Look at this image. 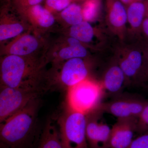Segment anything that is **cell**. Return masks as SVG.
I'll use <instances>...</instances> for the list:
<instances>
[{"mask_svg": "<svg viewBox=\"0 0 148 148\" xmlns=\"http://www.w3.org/2000/svg\"><path fill=\"white\" fill-rule=\"evenodd\" d=\"M40 66L22 56L8 55L1 65V86L10 87H35L38 84Z\"/></svg>", "mask_w": 148, "mask_h": 148, "instance_id": "2", "label": "cell"}, {"mask_svg": "<svg viewBox=\"0 0 148 148\" xmlns=\"http://www.w3.org/2000/svg\"><path fill=\"white\" fill-rule=\"evenodd\" d=\"M141 32L148 38V14H147L143 21Z\"/></svg>", "mask_w": 148, "mask_h": 148, "instance_id": "27", "label": "cell"}, {"mask_svg": "<svg viewBox=\"0 0 148 148\" xmlns=\"http://www.w3.org/2000/svg\"><path fill=\"white\" fill-rule=\"evenodd\" d=\"M81 7L84 20L89 22L95 21L101 10V0H84Z\"/></svg>", "mask_w": 148, "mask_h": 148, "instance_id": "19", "label": "cell"}, {"mask_svg": "<svg viewBox=\"0 0 148 148\" xmlns=\"http://www.w3.org/2000/svg\"><path fill=\"white\" fill-rule=\"evenodd\" d=\"M143 60V48H125L120 51L117 61L124 73L127 84L132 82L140 83Z\"/></svg>", "mask_w": 148, "mask_h": 148, "instance_id": "8", "label": "cell"}, {"mask_svg": "<svg viewBox=\"0 0 148 148\" xmlns=\"http://www.w3.org/2000/svg\"><path fill=\"white\" fill-rule=\"evenodd\" d=\"M62 18L71 26L79 24L84 21L81 6L77 3H72L61 12Z\"/></svg>", "mask_w": 148, "mask_h": 148, "instance_id": "18", "label": "cell"}, {"mask_svg": "<svg viewBox=\"0 0 148 148\" xmlns=\"http://www.w3.org/2000/svg\"><path fill=\"white\" fill-rule=\"evenodd\" d=\"M148 131V103L137 120V134L140 135Z\"/></svg>", "mask_w": 148, "mask_h": 148, "instance_id": "23", "label": "cell"}, {"mask_svg": "<svg viewBox=\"0 0 148 148\" xmlns=\"http://www.w3.org/2000/svg\"><path fill=\"white\" fill-rule=\"evenodd\" d=\"M143 51L144 60L140 83H146L148 82V44L143 47Z\"/></svg>", "mask_w": 148, "mask_h": 148, "instance_id": "25", "label": "cell"}, {"mask_svg": "<svg viewBox=\"0 0 148 148\" xmlns=\"http://www.w3.org/2000/svg\"><path fill=\"white\" fill-rule=\"evenodd\" d=\"M137 120L135 119H117L111 129L110 148H127L137 133Z\"/></svg>", "mask_w": 148, "mask_h": 148, "instance_id": "9", "label": "cell"}, {"mask_svg": "<svg viewBox=\"0 0 148 148\" xmlns=\"http://www.w3.org/2000/svg\"><path fill=\"white\" fill-rule=\"evenodd\" d=\"M42 88L10 87L1 86L0 92L1 123L24 108L30 102L40 98Z\"/></svg>", "mask_w": 148, "mask_h": 148, "instance_id": "5", "label": "cell"}, {"mask_svg": "<svg viewBox=\"0 0 148 148\" xmlns=\"http://www.w3.org/2000/svg\"><path fill=\"white\" fill-rule=\"evenodd\" d=\"M57 123L63 148H88L86 115L67 108Z\"/></svg>", "mask_w": 148, "mask_h": 148, "instance_id": "4", "label": "cell"}, {"mask_svg": "<svg viewBox=\"0 0 148 148\" xmlns=\"http://www.w3.org/2000/svg\"><path fill=\"white\" fill-rule=\"evenodd\" d=\"M34 148H63L59 130L52 122L47 123Z\"/></svg>", "mask_w": 148, "mask_h": 148, "instance_id": "14", "label": "cell"}, {"mask_svg": "<svg viewBox=\"0 0 148 148\" xmlns=\"http://www.w3.org/2000/svg\"><path fill=\"white\" fill-rule=\"evenodd\" d=\"M147 1H148V0H147Z\"/></svg>", "mask_w": 148, "mask_h": 148, "instance_id": "34", "label": "cell"}, {"mask_svg": "<svg viewBox=\"0 0 148 148\" xmlns=\"http://www.w3.org/2000/svg\"><path fill=\"white\" fill-rule=\"evenodd\" d=\"M18 10L42 28L51 27L55 22L53 14L40 4Z\"/></svg>", "mask_w": 148, "mask_h": 148, "instance_id": "16", "label": "cell"}, {"mask_svg": "<svg viewBox=\"0 0 148 148\" xmlns=\"http://www.w3.org/2000/svg\"><path fill=\"white\" fill-rule=\"evenodd\" d=\"M106 10L108 27L120 39L123 40L127 22L125 6L120 0H106Z\"/></svg>", "mask_w": 148, "mask_h": 148, "instance_id": "11", "label": "cell"}, {"mask_svg": "<svg viewBox=\"0 0 148 148\" xmlns=\"http://www.w3.org/2000/svg\"><path fill=\"white\" fill-rule=\"evenodd\" d=\"M87 51L83 45H69L63 48L59 52L61 59L69 60L74 58H83L87 55Z\"/></svg>", "mask_w": 148, "mask_h": 148, "instance_id": "21", "label": "cell"}, {"mask_svg": "<svg viewBox=\"0 0 148 148\" xmlns=\"http://www.w3.org/2000/svg\"><path fill=\"white\" fill-rule=\"evenodd\" d=\"M106 93L101 81L88 78L67 89V108L87 115L99 109Z\"/></svg>", "mask_w": 148, "mask_h": 148, "instance_id": "3", "label": "cell"}, {"mask_svg": "<svg viewBox=\"0 0 148 148\" xmlns=\"http://www.w3.org/2000/svg\"><path fill=\"white\" fill-rule=\"evenodd\" d=\"M18 10L40 4L43 0H13Z\"/></svg>", "mask_w": 148, "mask_h": 148, "instance_id": "26", "label": "cell"}, {"mask_svg": "<svg viewBox=\"0 0 148 148\" xmlns=\"http://www.w3.org/2000/svg\"><path fill=\"white\" fill-rule=\"evenodd\" d=\"M146 3H147V14H148V1L147 0H146Z\"/></svg>", "mask_w": 148, "mask_h": 148, "instance_id": "30", "label": "cell"}, {"mask_svg": "<svg viewBox=\"0 0 148 148\" xmlns=\"http://www.w3.org/2000/svg\"><path fill=\"white\" fill-rule=\"evenodd\" d=\"M77 0H46V8L52 12H61Z\"/></svg>", "mask_w": 148, "mask_h": 148, "instance_id": "22", "label": "cell"}, {"mask_svg": "<svg viewBox=\"0 0 148 148\" xmlns=\"http://www.w3.org/2000/svg\"><path fill=\"white\" fill-rule=\"evenodd\" d=\"M127 148H148V131L135 138Z\"/></svg>", "mask_w": 148, "mask_h": 148, "instance_id": "24", "label": "cell"}, {"mask_svg": "<svg viewBox=\"0 0 148 148\" xmlns=\"http://www.w3.org/2000/svg\"><path fill=\"white\" fill-rule=\"evenodd\" d=\"M148 103V100L140 96L121 93L112 101L103 102L99 108L117 119H138Z\"/></svg>", "mask_w": 148, "mask_h": 148, "instance_id": "6", "label": "cell"}, {"mask_svg": "<svg viewBox=\"0 0 148 148\" xmlns=\"http://www.w3.org/2000/svg\"><path fill=\"white\" fill-rule=\"evenodd\" d=\"M135 1H136L142 2V1H145V0H135Z\"/></svg>", "mask_w": 148, "mask_h": 148, "instance_id": "31", "label": "cell"}, {"mask_svg": "<svg viewBox=\"0 0 148 148\" xmlns=\"http://www.w3.org/2000/svg\"><path fill=\"white\" fill-rule=\"evenodd\" d=\"M77 1H84V0H77Z\"/></svg>", "mask_w": 148, "mask_h": 148, "instance_id": "32", "label": "cell"}, {"mask_svg": "<svg viewBox=\"0 0 148 148\" xmlns=\"http://www.w3.org/2000/svg\"><path fill=\"white\" fill-rule=\"evenodd\" d=\"M125 6H126L131 3L135 1V0H120Z\"/></svg>", "mask_w": 148, "mask_h": 148, "instance_id": "29", "label": "cell"}, {"mask_svg": "<svg viewBox=\"0 0 148 148\" xmlns=\"http://www.w3.org/2000/svg\"><path fill=\"white\" fill-rule=\"evenodd\" d=\"M100 108L86 116V135L89 148H110L112 127L103 119Z\"/></svg>", "mask_w": 148, "mask_h": 148, "instance_id": "7", "label": "cell"}, {"mask_svg": "<svg viewBox=\"0 0 148 148\" xmlns=\"http://www.w3.org/2000/svg\"><path fill=\"white\" fill-rule=\"evenodd\" d=\"M100 81L106 92L115 96L121 94L127 85L124 73L117 60L107 68Z\"/></svg>", "mask_w": 148, "mask_h": 148, "instance_id": "12", "label": "cell"}, {"mask_svg": "<svg viewBox=\"0 0 148 148\" xmlns=\"http://www.w3.org/2000/svg\"><path fill=\"white\" fill-rule=\"evenodd\" d=\"M89 68L82 58L69 59L59 74V80L66 89L89 77Z\"/></svg>", "mask_w": 148, "mask_h": 148, "instance_id": "10", "label": "cell"}, {"mask_svg": "<svg viewBox=\"0 0 148 148\" xmlns=\"http://www.w3.org/2000/svg\"><path fill=\"white\" fill-rule=\"evenodd\" d=\"M40 98L27 106L1 123V148H34L40 133L36 123Z\"/></svg>", "mask_w": 148, "mask_h": 148, "instance_id": "1", "label": "cell"}, {"mask_svg": "<svg viewBox=\"0 0 148 148\" xmlns=\"http://www.w3.org/2000/svg\"><path fill=\"white\" fill-rule=\"evenodd\" d=\"M24 30L23 25L16 21L3 23L0 25V40L1 42L17 36Z\"/></svg>", "mask_w": 148, "mask_h": 148, "instance_id": "20", "label": "cell"}, {"mask_svg": "<svg viewBox=\"0 0 148 148\" xmlns=\"http://www.w3.org/2000/svg\"><path fill=\"white\" fill-rule=\"evenodd\" d=\"M39 45L38 40L32 35L26 34L14 40L8 46V55L23 56L36 50Z\"/></svg>", "mask_w": 148, "mask_h": 148, "instance_id": "13", "label": "cell"}, {"mask_svg": "<svg viewBox=\"0 0 148 148\" xmlns=\"http://www.w3.org/2000/svg\"><path fill=\"white\" fill-rule=\"evenodd\" d=\"M127 12V23L134 32H141L143 21L147 14L146 0L144 1H133L125 6Z\"/></svg>", "mask_w": 148, "mask_h": 148, "instance_id": "15", "label": "cell"}, {"mask_svg": "<svg viewBox=\"0 0 148 148\" xmlns=\"http://www.w3.org/2000/svg\"><path fill=\"white\" fill-rule=\"evenodd\" d=\"M95 35V31L89 22L84 21L72 26L70 28V37L79 40L81 42L89 43L92 41Z\"/></svg>", "mask_w": 148, "mask_h": 148, "instance_id": "17", "label": "cell"}, {"mask_svg": "<svg viewBox=\"0 0 148 148\" xmlns=\"http://www.w3.org/2000/svg\"><path fill=\"white\" fill-rule=\"evenodd\" d=\"M6 1H10V0H6Z\"/></svg>", "mask_w": 148, "mask_h": 148, "instance_id": "33", "label": "cell"}, {"mask_svg": "<svg viewBox=\"0 0 148 148\" xmlns=\"http://www.w3.org/2000/svg\"><path fill=\"white\" fill-rule=\"evenodd\" d=\"M68 43L69 45H83V43L81 42L79 40L73 37H69L68 39Z\"/></svg>", "mask_w": 148, "mask_h": 148, "instance_id": "28", "label": "cell"}]
</instances>
